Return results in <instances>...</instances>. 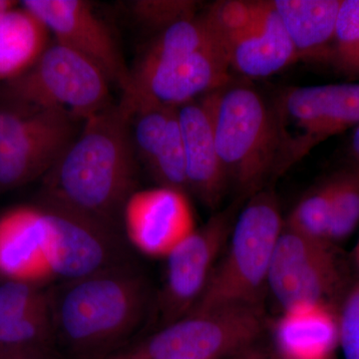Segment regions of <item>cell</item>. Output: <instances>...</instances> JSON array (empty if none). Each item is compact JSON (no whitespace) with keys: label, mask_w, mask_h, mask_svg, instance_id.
<instances>
[{"label":"cell","mask_w":359,"mask_h":359,"mask_svg":"<svg viewBox=\"0 0 359 359\" xmlns=\"http://www.w3.org/2000/svg\"><path fill=\"white\" fill-rule=\"evenodd\" d=\"M56 351L70 359H108L122 351L152 304L148 278L133 263L47 290Z\"/></svg>","instance_id":"7a4b0ae2"},{"label":"cell","mask_w":359,"mask_h":359,"mask_svg":"<svg viewBox=\"0 0 359 359\" xmlns=\"http://www.w3.org/2000/svg\"><path fill=\"white\" fill-rule=\"evenodd\" d=\"M78 121L62 109L0 108V191L43 178L79 134Z\"/></svg>","instance_id":"52a82bcc"},{"label":"cell","mask_w":359,"mask_h":359,"mask_svg":"<svg viewBox=\"0 0 359 359\" xmlns=\"http://www.w3.org/2000/svg\"><path fill=\"white\" fill-rule=\"evenodd\" d=\"M0 359H59L53 351H18L0 349Z\"/></svg>","instance_id":"4dcf8cb0"},{"label":"cell","mask_w":359,"mask_h":359,"mask_svg":"<svg viewBox=\"0 0 359 359\" xmlns=\"http://www.w3.org/2000/svg\"><path fill=\"white\" fill-rule=\"evenodd\" d=\"M276 118L282 135L280 172H283L321 142L359 126V84L287 90Z\"/></svg>","instance_id":"8fae6325"},{"label":"cell","mask_w":359,"mask_h":359,"mask_svg":"<svg viewBox=\"0 0 359 359\" xmlns=\"http://www.w3.org/2000/svg\"><path fill=\"white\" fill-rule=\"evenodd\" d=\"M108 359H126L124 358V356L121 355L120 353L115 354L114 356H112V358H108Z\"/></svg>","instance_id":"8d00e7d4"},{"label":"cell","mask_w":359,"mask_h":359,"mask_svg":"<svg viewBox=\"0 0 359 359\" xmlns=\"http://www.w3.org/2000/svg\"><path fill=\"white\" fill-rule=\"evenodd\" d=\"M131 116L120 104L85 120L57 164L43 177L40 200L55 203L121 230L123 211L137 191Z\"/></svg>","instance_id":"6da1fadb"},{"label":"cell","mask_w":359,"mask_h":359,"mask_svg":"<svg viewBox=\"0 0 359 359\" xmlns=\"http://www.w3.org/2000/svg\"><path fill=\"white\" fill-rule=\"evenodd\" d=\"M160 187L188 191L185 148L178 118V109L172 116L166 135L154 159L147 167Z\"/></svg>","instance_id":"603a6c76"},{"label":"cell","mask_w":359,"mask_h":359,"mask_svg":"<svg viewBox=\"0 0 359 359\" xmlns=\"http://www.w3.org/2000/svg\"><path fill=\"white\" fill-rule=\"evenodd\" d=\"M332 183V214L328 242L344 240L359 224V168L344 172L330 180Z\"/></svg>","instance_id":"d4e9b609"},{"label":"cell","mask_w":359,"mask_h":359,"mask_svg":"<svg viewBox=\"0 0 359 359\" xmlns=\"http://www.w3.org/2000/svg\"><path fill=\"white\" fill-rule=\"evenodd\" d=\"M275 337L276 353L299 359H330L339 344L337 318L325 304H299L283 311Z\"/></svg>","instance_id":"ac0fdd59"},{"label":"cell","mask_w":359,"mask_h":359,"mask_svg":"<svg viewBox=\"0 0 359 359\" xmlns=\"http://www.w3.org/2000/svg\"><path fill=\"white\" fill-rule=\"evenodd\" d=\"M202 100L229 182L243 199L261 192L271 174L280 172L282 135L276 115L247 86L226 84Z\"/></svg>","instance_id":"3957f363"},{"label":"cell","mask_w":359,"mask_h":359,"mask_svg":"<svg viewBox=\"0 0 359 359\" xmlns=\"http://www.w3.org/2000/svg\"><path fill=\"white\" fill-rule=\"evenodd\" d=\"M351 147H353V154L358 158L359 162V126L354 130Z\"/></svg>","instance_id":"d6a6232c"},{"label":"cell","mask_w":359,"mask_h":359,"mask_svg":"<svg viewBox=\"0 0 359 359\" xmlns=\"http://www.w3.org/2000/svg\"><path fill=\"white\" fill-rule=\"evenodd\" d=\"M0 349L56 351L49 309L0 323Z\"/></svg>","instance_id":"7402d4cb"},{"label":"cell","mask_w":359,"mask_h":359,"mask_svg":"<svg viewBox=\"0 0 359 359\" xmlns=\"http://www.w3.org/2000/svg\"><path fill=\"white\" fill-rule=\"evenodd\" d=\"M44 219V259L50 278L78 280L133 263L122 231L49 201L40 200Z\"/></svg>","instance_id":"9c48e42d"},{"label":"cell","mask_w":359,"mask_h":359,"mask_svg":"<svg viewBox=\"0 0 359 359\" xmlns=\"http://www.w3.org/2000/svg\"><path fill=\"white\" fill-rule=\"evenodd\" d=\"M48 32L29 11L13 6L0 13V81L29 69L49 44Z\"/></svg>","instance_id":"ffe728a7"},{"label":"cell","mask_w":359,"mask_h":359,"mask_svg":"<svg viewBox=\"0 0 359 359\" xmlns=\"http://www.w3.org/2000/svg\"><path fill=\"white\" fill-rule=\"evenodd\" d=\"M283 224L275 194L263 190L250 197L236 219L204 294L189 313L228 306H261Z\"/></svg>","instance_id":"277c9868"},{"label":"cell","mask_w":359,"mask_h":359,"mask_svg":"<svg viewBox=\"0 0 359 359\" xmlns=\"http://www.w3.org/2000/svg\"><path fill=\"white\" fill-rule=\"evenodd\" d=\"M344 285V271L332 243L283 230L276 245L268 287L283 311L299 304H325Z\"/></svg>","instance_id":"4fadbf2b"},{"label":"cell","mask_w":359,"mask_h":359,"mask_svg":"<svg viewBox=\"0 0 359 359\" xmlns=\"http://www.w3.org/2000/svg\"><path fill=\"white\" fill-rule=\"evenodd\" d=\"M226 359H271V355L266 354L261 347L255 344V346L248 347L244 351L233 354L231 358Z\"/></svg>","instance_id":"1f68e13d"},{"label":"cell","mask_w":359,"mask_h":359,"mask_svg":"<svg viewBox=\"0 0 359 359\" xmlns=\"http://www.w3.org/2000/svg\"><path fill=\"white\" fill-rule=\"evenodd\" d=\"M15 6V2L9 1V0H0V13Z\"/></svg>","instance_id":"836d02e7"},{"label":"cell","mask_w":359,"mask_h":359,"mask_svg":"<svg viewBox=\"0 0 359 359\" xmlns=\"http://www.w3.org/2000/svg\"><path fill=\"white\" fill-rule=\"evenodd\" d=\"M271 359H299V358H290V356L283 355V354H280L278 353H273L271 355Z\"/></svg>","instance_id":"e575fe53"},{"label":"cell","mask_w":359,"mask_h":359,"mask_svg":"<svg viewBox=\"0 0 359 359\" xmlns=\"http://www.w3.org/2000/svg\"><path fill=\"white\" fill-rule=\"evenodd\" d=\"M299 60L330 57L341 0H275Z\"/></svg>","instance_id":"d6986e66"},{"label":"cell","mask_w":359,"mask_h":359,"mask_svg":"<svg viewBox=\"0 0 359 359\" xmlns=\"http://www.w3.org/2000/svg\"><path fill=\"white\" fill-rule=\"evenodd\" d=\"M243 198L215 214L190 233L167 257L166 276L155 301L160 328L184 318L204 294L228 244Z\"/></svg>","instance_id":"7c38bea8"},{"label":"cell","mask_w":359,"mask_h":359,"mask_svg":"<svg viewBox=\"0 0 359 359\" xmlns=\"http://www.w3.org/2000/svg\"><path fill=\"white\" fill-rule=\"evenodd\" d=\"M21 6L34 14L55 36V42L96 66L110 83L124 86L129 76L122 52L109 27L83 0H25Z\"/></svg>","instance_id":"5bb4252c"},{"label":"cell","mask_w":359,"mask_h":359,"mask_svg":"<svg viewBox=\"0 0 359 359\" xmlns=\"http://www.w3.org/2000/svg\"><path fill=\"white\" fill-rule=\"evenodd\" d=\"M178 118L185 148L188 190L208 208L216 209L230 182L219 159L211 117L202 97L179 107Z\"/></svg>","instance_id":"2e32d148"},{"label":"cell","mask_w":359,"mask_h":359,"mask_svg":"<svg viewBox=\"0 0 359 359\" xmlns=\"http://www.w3.org/2000/svg\"><path fill=\"white\" fill-rule=\"evenodd\" d=\"M330 60L349 78H359V0H341Z\"/></svg>","instance_id":"484cf974"},{"label":"cell","mask_w":359,"mask_h":359,"mask_svg":"<svg viewBox=\"0 0 359 359\" xmlns=\"http://www.w3.org/2000/svg\"><path fill=\"white\" fill-rule=\"evenodd\" d=\"M215 48H223V46L214 28L205 15L200 18L193 16L162 30L145 52L140 62L182 57Z\"/></svg>","instance_id":"44dd1931"},{"label":"cell","mask_w":359,"mask_h":359,"mask_svg":"<svg viewBox=\"0 0 359 359\" xmlns=\"http://www.w3.org/2000/svg\"><path fill=\"white\" fill-rule=\"evenodd\" d=\"M178 108L149 107L131 117L132 142L136 156L149 166L159 149L172 116Z\"/></svg>","instance_id":"4316f807"},{"label":"cell","mask_w":359,"mask_h":359,"mask_svg":"<svg viewBox=\"0 0 359 359\" xmlns=\"http://www.w3.org/2000/svg\"><path fill=\"white\" fill-rule=\"evenodd\" d=\"M48 309V292L40 285L8 280L0 283V323Z\"/></svg>","instance_id":"83f0119b"},{"label":"cell","mask_w":359,"mask_h":359,"mask_svg":"<svg viewBox=\"0 0 359 359\" xmlns=\"http://www.w3.org/2000/svg\"><path fill=\"white\" fill-rule=\"evenodd\" d=\"M195 4L191 1H136L134 13L151 27L164 30L180 20L193 18Z\"/></svg>","instance_id":"f1b7e54d"},{"label":"cell","mask_w":359,"mask_h":359,"mask_svg":"<svg viewBox=\"0 0 359 359\" xmlns=\"http://www.w3.org/2000/svg\"><path fill=\"white\" fill-rule=\"evenodd\" d=\"M44 240L39 205H16L0 214V278L36 285L50 280Z\"/></svg>","instance_id":"e0dca14e"},{"label":"cell","mask_w":359,"mask_h":359,"mask_svg":"<svg viewBox=\"0 0 359 359\" xmlns=\"http://www.w3.org/2000/svg\"><path fill=\"white\" fill-rule=\"evenodd\" d=\"M223 48L154 62H139L122 87L120 105L130 116L149 107L179 108L230 82Z\"/></svg>","instance_id":"30bf717a"},{"label":"cell","mask_w":359,"mask_h":359,"mask_svg":"<svg viewBox=\"0 0 359 359\" xmlns=\"http://www.w3.org/2000/svg\"><path fill=\"white\" fill-rule=\"evenodd\" d=\"M122 224L129 242L151 257H167L195 231L186 193L160 186L137 190L125 205Z\"/></svg>","instance_id":"9a60e30c"},{"label":"cell","mask_w":359,"mask_h":359,"mask_svg":"<svg viewBox=\"0 0 359 359\" xmlns=\"http://www.w3.org/2000/svg\"><path fill=\"white\" fill-rule=\"evenodd\" d=\"M337 327L339 344L344 359H359V280L344 299Z\"/></svg>","instance_id":"f546056e"},{"label":"cell","mask_w":359,"mask_h":359,"mask_svg":"<svg viewBox=\"0 0 359 359\" xmlns=\"http://www.w3.org/2000/svg\"><path fill=\"white\" fill-rule=\"evenodd\" d=\"M330 214L332 183L330 180L297 203L290 212L285 228L302 237L328 242Z\"/></svg>","instance_id":"cb8c5ba5"},{"label":"cell","mask_w":359,"mask_h":359,"mask_svg":"<svg viewBox=\"0 0 359 359\" xmlns=\"http://www.w3.org/2000/svg\"><path fill=\"white\" fill-rule=\"evenodd\" d=\"M354 261H355L356 266H358L359 271V240L355 250H354Z\"/></svg>","instance_id":"d590c367"},{"label":"cell","mask_w":359,"mask_h":359,"mask_svg":"<svg viewBox=\"0 0 359 359\" xmlns=\"http://www.w3.org/2000/svg\"><path fill=\"white\" fill-rule=\"evenodd\" d=\"M261 306H228L187 314L120 354L126 359H223L257 344Z\"/></svg>","instance_id":"5b68a950"},{"label":"cell","mask_w":359,"mask_h":359,"mask_svg":"<svg viewBox=\"0 0 359 359\" xmlns=\"http://www.w3.org/2000/svg\"><path fill=\"white\" fill-rule=\"evenodd\" d=\"M230 67L244 76H271L299 60L273 1L228 0L204 14Z\"/></svg>","instance_id":"ba28073f"},{"label":"cell","mask_w":359,"mask_h":359,"mask_svg":"<svg viewBox=\"0 0 359 359\" xmlns=\"http://www.w3.org/2000/svg\"><path fill=\"white\" fill-rule=\"evenodd\" d=\"M110 82L76 52L54 42L34 65L4 83L6 104L68 111L80 121L110 106Z\"/></svg>","instance_id":"8992f818"}]
</instances>
